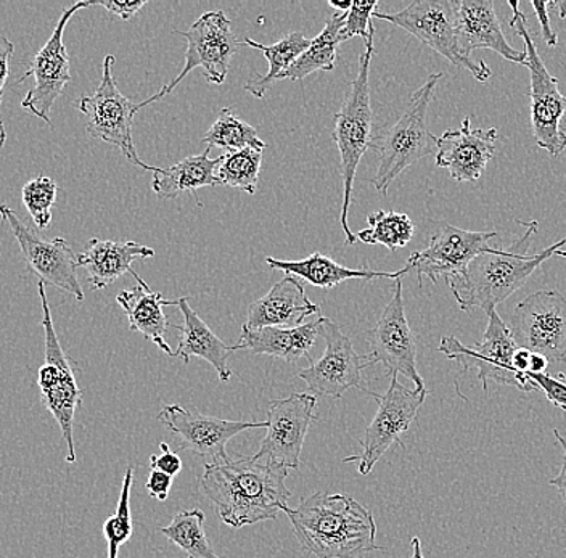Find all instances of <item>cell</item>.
<instances>
[{
    "instance_id": "cell-31",
    "label": "cell",
    "mask_w": 566,
    "mask_h": 558,
    "mask_svg": "<svg viewBox=\"0 0 566 558\" xmlns=\"http://www.w3.org/2000/svg\"><path fill=\"white\" fill-rule=\"evenodd\" d=\"M348 13H335L325 23L318 36L311 39L310 49L283 73L282 80L301 81L316 72H334L336 63V49L339 42V31L345 27Z\"/></svg>"
},
{
    "instance_id": "cell-38",
    "label": "cell",
    "mask_w": 566,
    "mask_h": 558,
    "mask_svg": "<svg viewBox=\"0 0 566 558\" xmlns=\"http://www.w3.org/2000/svg\"><path fill=\"white\" fill-rule=\"evenodd\" d=\"M378 2H353L352 10L346 15L345 27L339 31V42L349 41V39L359 36L364 42L369 41L371 34H375V27L371 23V17L377 12Z\"/></svg>"
},
{
    "instance_id": "cell-34",
    "label": "cell",
    "mask_w": 566,
    "mask_h": 558,
    "mask_svg": "<svg viewBox=\"0 0 566 558\" xmlns=\"http://www.w3.org/2000/svg\"><path fill=\"white\" fill-rule=\"evenodd\" d=\"M367 222H369V229L357 232V240L367 245L387 246L389 252H396L406 246L416 231L412 219L396 211H375L367 218Z\"/></svg>"
},
{
    "instance_id": "cell-47",
    "label": "cell",
    "mask_w": 566,
    "mask_h": 558,
    "mask_svg": "<svg viewBox=\"0 0 566 558\" xmlns=\"http://www.w3.org/2000/svg\"><path fill=\"white\" fill-rule=\"evenodd\" d=\"M548 367V359L546 356L531 352L530 370L531 373H546Z\"/></svg>"
},
{
    "instance_id": "cell-50",
    "label": "cell",
    "mask_w": 566,
    "mask_h": 558,
    "mask_svg": "<svg viewBox=\"0 0 566 558\" xmlns=\"http://www.w3.org/2000/svg\"><path fill=\"white\" fill-rule=\"evenodd\" d=\"M6 143H7L6 125H3V122H0V151H2L3 147H6Z\"/></svg>"
},
{
    "instance_id": "cell-51",
    "label": "cell",
    "mask_w": 566,
    "mask_h": 558,
    "mask_svg": "<svg viewBox=\"0 0 566 558\" xmlns=\"http://www.w3.org/2000/svg\"><path fill=\"white\" fill-rule=\"evenodd\" d=\"M548 7H558L560 9V19H566V2H548Z\"/></svg>"
},
{
    "instance_id": "cell-29",
    "label": "cell",
    "mask_w": 566,
    "mask_h": 558,
    "mask_svg": "<svg viewBox=\"0 0 566 558\" xmlns=\"http://www.w3.org/2000/svg\"><path fill=\"white\" fill-rule=\"evenodd\" d=\"M211 147L201 155L184 158L182 161L169 166V168H157L155 166L151 187L159 199L175 200L184 193H193L201 187L221 186L218 180V168L221 165V157L210 158Z\"/></svg>"
},
{
    "instance_id": "cell-32",
    "label": "cell",
    "mask_w": 566,
    "mask_h": 558,
    "mask_svg": "<svg viewBox=\"0 0 566 558\" xmlns=\"http://www.w3.org/2000/svg\"><path fill=\"white\" fill-rule=\"evenodd\" d=\"M159 531L187 558H219L205 531V514L200 508L177 512L172 522Z\"/></svg>"
},
{
    "instance_id": "cell-28",
    "label": "cell",
    "mask_w": 566,
    "mask_h": 558,
    "mask_svg": "<svg viewBox=\"0 0 566 558\" xmlns=\"http://www.w3.org/2000/svg\"><path fill=\"white\" fill-rule=\"evenodd\" d=\"M177 306L182 313L184 325H171L182 334L175 356L182 358L186 364H189L193 356L207 360L214 367L219 380L222 383H228L232 377V370L228 366L230 352L233 351L232 346L226 345L195 313L189 305V298L177 299Z\"/></svg>"
},
{
    "instance_id": "cell-44",
    "label": "cell",
    "mask_w": 566,
    "mask_h": 558,
    "mask_svg": "<svg viewBox=\"0 0 566 558\" xmlns=\"http://www.w3.org/2000/svg\"><path fill=\"white\" fill-rule=\"evenodd\" d=\"M531 7H533L537 21H539L541 30H543V38L546 39V44L548 48H557L558 36L551 27V19H548L547 13L548 2H543V0H533V2H531Z\"/></svg>"
},
{
    "instance_id": "cell-48",
    "label": "cell",
    "mask_w": 566,
    "mask_h": 558,
    "mask_svg": "<svg viewBox=\"0 0 566 558\" xmlns=\"http://www.w3.org/2000/svg\"><path fill=\"white\" fill-rule=\"evenodd\" d=\"M328 6L332 9L338 10V13H348L353 7V0H345V2H336V0H328Z\"/></svg>"
},
{
    "instance_id": "cell-49",
    "label": "cell",
    "mask_w": 566,
    "mask_h": 558,
    "mask_svg": "<svg viewBox=\"0 0 566 558\" xmlns=\"http://www.w3.org/2000/svg\"><path fill=\"white\" fill-rule=\"evenodd\" d=\"M412 558H423L422 543L419 538L412 539Z\"/></svg>"
},
{
    "instance_id": "cell-14",
    "label": "cell",
    "mask_w": 566,
    "mask_h": 558,
    "mask_svg": "<svg viewBox=\"0 0 566 558\" xmlns=\"http://www.w3.org/2000/svg\"><path fill=\"white\" fill-rule=\"evenodd\" d=\"M316 409L317 397L307 393L269 401L268 434L253 455L254 461L289 470L300 468L304 440L317 419Z\"/></svg>"
},
{
    "instance_id": "cell-45",
    "label": "cell",
    "mask_w": 566,
    "mask_h": 558,
    "mask_svg": "<svg viewBox=\"0 0 566 558\" xmlns=\"http://www.w3.org/2000/svg\"><path fill=\"white\" fill-rule=\"evenodd\" d=\"M554 436L557 438L558 444H560L562 450H564V462H562V468L558 475L551 480V486H554L555 489L558 491V494H560L566 510V436L557 429H554Z\"/></svg>"
},
{
    "instance_id": "cell-12",
    "label": "cell",
    "mask_w": 566,
    "mask_h": 558,
    "mask_svg": "<svg viewBox=\"0 0 566 558\" xmlns=\"http://www.w3.org/2000/svg\"><path fill=\"white\" fill-rule=\"evenodd\" d=\"M113 65H115V56L106 55L97 91L94 95L81 97L77 101V108L87 116L86 129L92 137L118 147L127 161L133 162L134 166H139L145 171H154L155 166H148L137 155L133 127L134 116L139 108L119 92L112 73Z\"/></svg>"
},
{
    "instance_id": "cell-16",
    "label": "cell",
    "mask_w": 566,
    "mask_h": 558,
    "mask_svg": "<svg viewBox=\"0 0 566 558\" xmlns=\"http://www.w3.org/2000/svg\"><path fill=\"white\" fill-rule=\"evenodd\" d=\"M92 7L91 2H76L63 12L59 24L53 30L51 39L44 48L38 52L33 62L28 66V72L15 84L24 83L28 77H34V87L28 92L21 102V108L28 109L41 118L49 127H52L51 112L53 104L63 94L66 84L71 81L70 56L66 52L63 34L74 13Z\"/></svg>"
},
{
    "instance_id": "cell-35",
    "label": "cell",
    "mask_w": 566,
    "mask_h": 558,
    "mask_svg": "<svg viewBox=\"0 0 566 558\" xmlns=\"http://www.w3.org/2000/svg\"><path fill=\"white\" fill-rule=\"evenodd\" d=\"M261 161H263V150L258 148H243V150L222 155L221 165L218 168L219 183L245 190L250 196H254L258 190V180H260Z\"/></svg>"
},
{
    "instance_id": "cell-46",
    "label": "cell",
    "mask_w": 566,
    "mask_h": 558,
    "mask_svg": "<svg viewBox=\"0 0 566 558\" xmlns=\"http://www.w3.org/2000/svg\"><path fill=\"white\" fill-rule=\"evenodd\" d=\"M530 359L531 352L528 349H516L515 356H513V370H515L518 376L526 377L530 370Z\"/></svg>"
},
{
    "instance_id": "cell-23",
    "label": "cell",
    "mask_w": 566,
    "mask_h": 558,
    "mask_svg": "<svg viewBox=\"0 0 566 558\" xmlns=\"http://www.w3.org/2000/svg\"><path fill=\"white\" fill-rule=\"evenodd\" d=\"M321 313V306L311 302L301 278L285 275L269 289L268 295L248 307L247 327L260 330L265 327H300L304 320Z\"/></svg>"
},
{
    "instance_id": "cell-42",
    "label": "cell",
    "mask_w": 566,
    "mask_h": 558,
    "mask_svg": "<svg viewBox=\"0 0 566 558\" xmlns=\"http://www.w3.org/2000/svg\"><path fill=\"white\" fill-rule=\"evenodd\" d=\"M172 482H175L172 476L166 475V473L159 472V470H150L145 489L159 503H165L169 497V493H171Z\"/></svg>"
},
{
    "instance_id": "cell-4",
    "label": "cell",
    "mask_w": 566,
    "mask_h": 558,
    "mask_svg": "<svg viewBox=\"0 0 566 558\" xmlns=\"http://www.w3.org/2000/svg\"><path fill=\"white\" fill-rule=\"evenodd\" d=\"M374 38L371 34L366 42V51L359 56V72L349 86L345 102L338 113H335L332 140L336 144L342 158L343 178V207L342 228L345 232L346 243L354 245L357 236L349 228V208H352L353 186L356 179L357 166L371 147V129H374V112L370 104V65L374 59Z\"/></svg>"
},
{
    "instance_id": "cell-20",
    "label": "cell",
    "mask_w": 566,
    "mask_h": 558,
    "mask_svg": "<svg viewBox=\"0 0 566 558\" xmlns=\"http://www.w3.org/2000/svg\"><path fill=\"white\" fill-rule=\"evenodd\" d=\"M157 419L169 432L180 438V450L192 451L212 462L229 459L228 443L233 436L251 429H265V422H235L187 411L182 406H165Z\"/></svg>"
},
{
    "instance_id": "cell-52",
    "label": "cell",
    "mask_w": 566,
    "mask_h": 558,
    "mask_svg": "<svg viewBox=\"0 0 566 558\" xmlns=\"http://www.w3.org/2000/svg\"><path fill=\"white\" fill-rule=\"evenodd\" d=\"M557 254L558 256L565 257L566 260V252H562V250H558Z\"/></svg>"
},
{
    "instance_id": "cell-7",
    "label": "cell",
    "mask_w": 566,
    "mask_h": 558,
    "mask_svg": "<svg viewBox=\"0 0 566 558\" xmlns=\"http://www.w3.org/2000/svg\"><path fill=\"white\" fill-rule=\"evenodd\" d=\"M513 10L511 28L525 42L526 65L530 70L531 129L534 140L551 157H560L566 148V134L562 118L566 112V97L558 90L557 77L552 76L531 38L526 19L520 12V3L509 2Z\"/></svg>"
},
{
    "instance_id": "cell-11",
    "label": "cell",
    "mask_w": 566,
    "mask_h": 558,
    "mask_svg": "<svg viewBox=\"0 0 566 558\" xmlns=\"http://www.w3.org/2000/svg\"><path fill=\"white\" fill-rule=\"evenodd\" d=\"M378 402V411L374 420L367 427L364 440L359 441L363 452L353 457H346L345 462H357L359 473L363 476L369 475L375 465L387 454L389 448L399 444L405 448L402 436L409 432L410 425L417 419L420 408H422L428 391L419 388L405 387L398 380V376L391 377V385L385 394L370 393Z\"/></svg>"
},
{
    "instance_id": "cell-24",
    "label": "cell",
    "mask_w": 566,
    "mask_h": 558,
    "mask_svg": "<svg viewBox=\"0 0 566 558\" xmlns=\"http://www.w3.org/2000/svg\"><path fill=\"white\" fill-rule=\"evenodd\" d=\"M321 335V317L313 323L293 328L265 327L251 330L247 325L242 327L239 341L232 346L233 351L247 349L253 355H265L295 364L300 359H310L311 349L316 345Z\"/></svg>"
},
{
    "instance_id": "cell-17",
    "label": "cell",
    "mask_w": 566,
    "mask_h": 558,
    "mask_svg": "<svg viewBox=\"0 0 566 558\" xmlns=\"http://www.w3.org/2000/svg\"><path fill=\"white\" fill-rule=\"evenodd\" d=\"M0 217L9 224L28 266L41 278L42 284L53 285L73 295L77 302H83L84 292L77 278V256L69 242L62 236L42 239L18 218L9 204H0Z\"/></svg>"
},
{
    "instance_id": "cell-30",
    "label": "cell",
    "mask_w": 566,
    "mask_h": 558,
    "mask_svg": "<svg viewBox=\"0 0 566 558\" xmlns=\"http://www.w3.org/2000/svg\"><path fill=\"white\" fill-rule=\"evenodd\" d=\"M243 45L258 49L263 52L269 62V70L265 74L254 73L253 77L247 81L245 91L253 94V97L263 98L265 92L271 90L275 83L282 81L283 73L300 59L301 54L310 49L311 39L304 36L300 31L285 34L281 41L272 45L260 44L253 39H243Z\"/></svg>"
},
{
    "instance_id": "cell-37",
    "label": "cell",
    "mask_w": 566,
    "mask_h": 558,
    "mask_svg": "<svg viewBox=\"0 0 566 558\" xmlns=\"http://www.w3.org/2000/svg\"><path fill=\"white\" fill-rule=\"evenodd\" d=\"M55 180L48 176H38V178L28 180L21 190V200L24 208L33 218L34 224L39 231H45L52 222V207L56 201Z\"/></svg>"
},
{
    "instance_id": "cell-2",
    "label": "cell",
    "mask_w": 566,
    "mask_h": 558,
    "mask_svg": "<svg viewBox=\"0 0 566 558\" xmlns=\"http://www.w3.org/2000/svg\"><path fill=\"white\" fill-rule=\"evenodd\" d=\"M283 514L301 549L317 558H357L381 550L374 515L346 494L316 493Z\"/></svg>"
},
{
    "instance_id": "cell-41",
    "label": "cell",
    "mask_w": 566,
    "mask_h": 558,
    "mask_svg": "<svg viewBox=\"0 0 566 558\" xmlns=\"http://www.w3.org/2000/svg\"><path fill=\"white\" fill-rule=\"evenodd\" d=\"M147 3L148 0H134V2H129V0L127 2H119V0H92L91 6L104 7L106 12L127 21L136 17Z\"/></svg>"
},
{
    "instance_id": "cell-13",
    "label": "cell",
    "mask_w": 566,
    "mask_h": 558,
    "mask_svg": "<svg viewBox=\"0 0 566 558\" xmlns=\"http://www.w3.org/2000/svg\"><path fill=\"white\" fill-rule=\"evenodd\" d=\"M513 340L518 348L546 356L548 362L566 359V296L557 289L531 293L511 316Z\"/></svg>"
},
{
    "instance_id": "cell-8",
    "label": "cell",
    "mask_w": 566,
    "mask_h": 558,
    "mask_svg": "<svg viewBox=\"0 0 566 558\" xmlns=\"http://www.w3.org/2000/svg\"><path fill=\"white\" fill-rule=\"evenodd\" d=\"M38 292L41 296L42 313H44L42 327H44L45 334V362L39 369L38 387L41 390L42 404L56 420L63 438L69 444L66 462L74 464L76 462V448H74L73 440L74 415L83 404V391L77 385L73 364H71L66 352L63 351L59 337H56L51 306H49L48 293H45V284L39 282Z\"/></svg>"
},
{
    "instance_id": "cell-43",
    "label": "cell",
    "mask_w": 566,
    "mask_h": 558,
    "mask_svg": "<svg viewBox=\"0 0 566 558\" xmlns=\"http://www.w3.org/2000/svg\"><path fill=\"white\" fill-rule=\"evenodd\" d=\"M13 51H15V44L0 30V107H2L3 87L9 77L10 59H12Z\"/></svg>"
},
{
    "instance_id": "cell-36",
    "label": "cell",
    "mask_w": 566,
    "mask_h": 558,
    "mask_svg": "<svg viewBox=\"0 0 566 558\" xmlns=\"http://www.w3.org/2000/svg\"><path fill=\"white\" fill-rule=\"evenodd\" d=\"M134 483V468L127 467L124 475L122 494L115 515L104 523V536L108 544V558H118L119 549L129 543L133 536V517H130V489Z\"/></svg>"
},
{
    "instance_id": "cell-6",
    "label": "cell",
    "mask_w": 566,
    "mask_h": 558,
    "mask_svg": "<svg viewBox=\"0 0 566 558\" xmlns=\"http://www.w3.org/2000/svg\"><path fill=\"white\" fill-rule=\"evenodd\" d=\"M374 19L385 20L402 28L423 45L433 49L446 60L472 73L480 83H486L493 72L484 60L473 62L460 52L458 42V0H416L401 12H375Z\"/></svg>"
},
{
    "instance_id": "cell-15",
    "label": "cell",
    "mask_w": 566,
    "mask_h": 558,
    "mask_svg": "<svg viewBox=\"0 0 566 558\" xmlns=\"http://www.w3.org/2000/svg\"><path fill=\"white\" fill-rule=\"evenodd\" d=\"M321 335L325 340L324 356L298 373L311 393L317 398L342 399L353 388L364 390L363 372L374 366L370 359L357 355L348 335L327 317H321Z\"/></svg>"
},
{
    "instance_id": "cell-25",
    "label": "cell",
    "mask_w": 566,
    "mask_h": 558,
    "mask_svg": "<svg viewBox=\"0 0 566 558\" xmlns=\"http://www.w3.org/2000/svg\"><path fill=\"white\" fill-rule=\"evenodd\" d=\"M154 256V250L142 243L92 239L86 252L77 254V266L86 270L88 287L104 289L127 272L130 274L134 261Z\"/></svg>"
},
{
    "instance_id": "cell-22",
    "label": "cell",
    "mask_w": 566,
    "mask_h": 558,
    "mask_svg": "<svg viewBox=\"0 0 566 558\" xmlns=\"http://www.w3.org/2000/svg\"><path fill=\"white\" fill-rule=\"evenodd\" d=\"M458 42L465 56L488 49L509 62L526 65V51H516L505 39L493 0H458Z\"/></svg>"
},
{
    "instance_id": "cell-26",
    "label": "cell",
    "mask_w": 566,
    "mask_h": 558,
    "mask_svg": "<svg viewBox=\"0 0 566 558\" xmlns=\"http://www.w3.org/2000/svg\"><path fill=\"white\" fill-rule=\"evenodd\" d=\"M130 274L137 281L136 287L122 289L116 296V302L127 314L130 330L139 331L147 340L155 343L166 355L175 356L171 346L166 341V330L171 325L166 319L163 307L177 306V299L176 302L165 299L161 293L154 292L148 287L147 282L136 271L130 272Z\"/></svg>"
},
{
    "instance_id": "cell-27",
    "label": "cell",
    "mask_w": 566,
    "mask_h": 558,
    "mask_svg": "<svg viewBox=\"0 0 566 558\" xmlns=\"http://www.w3.org/2000/svg\"><path fill=\"white\" fill-rule=\"evenodd\" d=\"M265 263L271 270L282 271L283 274L298 277L301 281L313 285V287L325 289L335 288L342 282L353 281V278H357V281H374V278L398 281L402 275L410 272L407 264L401 271L396 272H377L366 266L352 270V267L339 266L332 257L318 252L298 261L277 260V257L268 256Z\"/></svg>"
},
{
    "instance_id": "cell-9",
    "label": "cell",
    "mask_w": 566,
    "mask_h": 558,
    "mask_svg": "<svg viewBox=\"0 0 566 558\" xmlns=\"http://www.w3.org/2000/svg\"><path fill=\"white\" fill-rule=\"evenodd\" d=\"M175 34L186 38L187 41L182 72L165 84L157 94L137 104L139 109L171 94L195 69L203 70V76L208 83L221 86L228 77L230 60L237 54L240 45H243V42L233 34L232 23L222 10L203 13L189 30H175Z\"/></svg>"
},
{
    "instance_id": "cell-21",
    "label": "cell",
    "mask_w": 566,
    "mask_h": 558,
    "mask_svg": "<svg viewBox=\"0 0 566 558\" xmlns=\"http://www.w3.org/2000/svg\"><path fill=\"white\" fill-rule=\"evenodd\" d=\"M467 116L460 129H448L438 139L437 166L448 169L458 182H476L493 160L497 129H473Z\"/></svg>"
},
{
    "instance_id": "cell-33",
    "label": "cell",
    "mask_w": 566,
    "mask_h": 558,
    "mask_svg": "<svg viewBox=\"0 0 566 558\" xmlns=\"http://www.w3.org/2000/svg\"><path fill=\"white\" fill-rule=\"evenodd\" d=\"M201 143L207 144L208 147L224 148L228 154L243 150V148H258L263 151L268 148L264 140L258 136L256 129L242 122L232 108L219 112L214 125L201 137Z\"/></svg>"
},
{
    "instance_id": "cell-3",
    "label": "cell",
    "mask_w": 566,
    "mask_h": 558,
    "mask_svg": "<svg viewBox=\"0 0 566 558\" xmlns=\"http://www.w3.org/2000/svg\"><path fill=\"white\" fill-rule=\"evenodd\" d=\"M520 224L526 228L525 234L513 243L509 252L491 249L490 252L478 254L463 274L446 278L460 310L470 313L475 307L486 313L494 310L516 289L522 288L537 267L543 266L566 245L565 236L544 252L528 254L531 240L536 235L539 224L536 221Z\"/></svg>"
},
{
    "instance_id": "cell-5",
    "label": "cell",
    "mask_w": 566,
    "mask_h": 558,
    "mask_svg": "<svg viewBox=\"0 0 566 558\" xmlns=\"http://www.w3.org/2000/svg\"><path fill=\"white\" fill-rule=\"evenodd\" d=\"M441 77L442 73L430 74L422 86L413 92L409 107L402 113L401 118L389 127L384 137L371 144V148H375L380 157L377 175L371 179V183L381 196H388L389 186L407 168L428 155H437L438 137L428 129L427 115Z\"/></svg>"
},
{
    "instance_id": "cell-19",
    "label": "cell",
    "mask_w": 566,
    "mask_h": 558,
    "mask_svg": "<svg viewBox=\"0 0 566 558\" xmlns=\"http://www.w3.org/2000/svg\"><path fill=\"white\" fill-rule=\"evenodd\" d=\"M497 232L463 231L454 225L444 224L431 235L427 249L410 254L407 266L417 272L419 284L423 277L437 284L438 278H451L463 274L478 254L490 252L491 240Z\"/></svg>"
},
{
    "instance_id": "cell-39",
    "label": "cell",
    "mask_w": 566,
    "mask_h": 558,
    "mask_svg": "<svg viewBox=\"0 0 566 558\" xmlns=\"http://www.w3.org/2000/svg\"><path fill=\"white\" fill-rule=\"evenodd\" d=\"M526 377L534 385L536 390L543 391L544 397L555 408L560 409L566 414V383L564 381L565 373L555 379V377L547 376V373H526Z\"/></svg>"
},
{
    "instance_id": "cell-40",
    "label": "cell",
    "mask_w": 566,
    "mask_h": 558,
    "mask_svg": "<svg viewBox=\"0 0 566 558\" xmlns=\"http://www.w3.org/2000/svg\"><path fill=\"white\" fill-rule=\"evenodd\" d=\"M159 451L161 452L158 455H150V470H159L175 478L182 470V459L177 452L169 450L166 443L159 444Z\"/></svg>"
},
{
    "instance_id": "cell-18",
    "label": "cell",
    "mask_w": 566,
    "mask_h": 558,
    "mask_svg": "<svg viewBox=\"0 0 566 558\" xmlns=\"http://www.w3.org/2000/svg\"><path fill=\"white\" fill-rule=\"evenodd\" d=\"M371 364H384L388 376H405L416 388L423 390L424 381L417 369V340L407 323L401 278L395 281L391 302L381 313L380 320L367 334Z\"/></svg>"
},
{
    "instance_id": "cell-10",
    "label": "cell",
    "mask_w": 566,
    "mask_h": 558,
    "mask_svg": "<svg viewBox=\"0 0 566 558\" xmlns=\"http://www.w3.org/2000/svg\"><path fill=\"white\" fill-rule=\"evenodd\" d=\"M518 349L513 340L511 328L501 319L497 310L488 313V325L483 340L473 346L462 345L455 337L442 338L438 351L446 358L455 360L462 366L463 372L475 369L478 379L488 391V381L515 387L523 393L536 391L528 377L518 376L513 370V356Z\"/></svg>"
},
{
    "instance_id": "cell-1",
    "label": "cell",
    "mask_w": 566,
    "mask_h": 558,
    "mask_svg": "<svg viewBox=\"0 0 566 558\" xmlns=\"http://www.w3.org/2000/svg\"><path fill=\"white\" fill-rule=\"evenodd\" d=\"M289 468L254 461L226 459L205 465L200 491L214 505L219 520L233 529L275 520L289 507Z\"/></svg>"
}]
</instances>
